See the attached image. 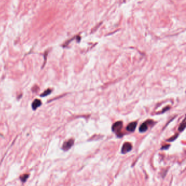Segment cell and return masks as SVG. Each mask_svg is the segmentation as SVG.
<instances>
[{
    "instance_id": "ba28073f",
    "label": "cell",
    "mask_w": 186,
    "mask_h": 186,
    "mask_svg": "<svg viewBox=\"0 0 186 186\" xmlns=\"http://www.w3.org/2000/svg\"><path fill=\"white\" fill-rule=\"evenodd\" d=\"M186 123H185V121L183 120V122L181 124H180V127L178 128V130L180 131V132H182V131H183L184 129L185 128V127H186Z\"/></svg>"
},
{
    "instance_id": "6da1fadb",
    "label": "cell",
    "mask_w": 186,
    "mask_h": 186,
    "mask_svg": "<svg viewBox=\"0 0 186 186\" xmlns=\"http://www.w3.org/2000/svg\"><path fill=\"white\" fill-rule=\"evenodd\" d=\"M122 127L123 123L122 121H117V122H115L113 124L112 127V130L114 132L116 133L117 136H119V137H121V136H122L121 133V131L122 128Z\"/></svg>"
},
{
    "instance_id": "9c48e42d",
    "label": "cell",
    "mask_w": 186,
    "mask_h": 186,
    "mask_svg": "<svg viewBox=\"0 0 186 186\" xmlns=\"http://www.w3.org/2000/svg\"><path fill=\"white\" fill-rule=\"evenodd\" d=\"M51 90L50 89H47V90H46L45 91H44V92L41 95V96L42 97L46 96V95H48L49 94H50L51 93Z\"/></svg>"
},
{
    "instance_id": "8fae6325",
    "label": "cell",
    "mask_w": 186,
    "mask_h": 186,
    "mask_svg": "<svg viewBox=\"0 0 186 186\" xmlns=\"http://www.w3.org/2000/svg\"><path fill=\"white\" fill-rule=\"evenodd\" d=\"M169 147H170L169 145H166L163 146L162 147V150H166V149H168V148H169Z\"/></svg>"
},
{
    "instance_id": "30bf717a",
    "label": "cell",
    "mask_w": 186,
    "mask_h": 186,
    "mask_svg": "<svg viewBox=\"0 0 186 186\" xmlns=\"http://www.w3.org/2000/svg\"><path fill=\"white\" fill-rule=\"evenodd\" d=\"M177 136H178V134H176L175 136H173V137H171L170 139L168 140V141H173L174 140H175L177 138Z\"/></svg>"
},
{
    "instance_id": "7a4b0ae2",
    "label": "cell",
    "mask_w": 186,
    "mask_h": 186,
    "mask_svg": "<svg viewBox=\"0 0 186 186\" xmlns=\"http://www.w3.org/2000/svg\"><path fill=\"white\" fill-rule=\"evenodd\" d=\"M132 145L131 143L129 142H125L122 145V148H121V152L123 154H125L129 152H130L132 150Z\"/></svg>"
},
{
    "instance_id": "3957f363",
    "label": "cell",
    "mask_w": 186,
    "mask_h": 186,
    "mask_svg": "<svg viewBox=\"0 0 186 186\" xmlns=\"http://www.w3.org/2000/svg\"><path fill=\"white\" fill-rule=\"evenodd\" d=\"M74 140L72 139L68 140L67 141H66L62 145V150L65 151H68V150H69L73 146V145H74Z\"/></svg>"
},
{
    "instance_id": "8992f818",
    "label": "cell",
    "mask_w": 186,
    "mask_h": 186,
    "mask_svg": "<svg viewBox=\"0 0 186 186\" xmlns=\"http://www.w3.org/2000/svg\"><path fill=\"white\" fill-rule=\"evenodd\" d=\"M42 104V102L40 99H35L32 104V107L33 110H36L37 107L40 106Z\"/></svg>"
},
{
    "instance_id": "52a82bcc",
    "label": "cell",
    "mask_w": 186,
    "mask_h": 186,
    "mask_svg": "<svg viewBox=\"0 0 186 186\" xmlns=\"http://www.w3.org/2000/svg\"><path fill=\"white\" fill-rule=\"evenodd\" d=\"M28 176H29L28 174H24V175H21V176L20 177V179L22 182L24 183V182L26 181L27 178H28Z\"/></svg>"
},
{
    "instance_id": "5b68a950",
    "label": "cell",
    "mask_w": 186,
    "mask_h": 186,
    "mask_svg": "<svg viewBox=\"0 0 186 186\" xmlns=\"http://www.w3.org/2000/svg\"><path fill=\"white\" fill-rule=\"evenodd\" d=\"M136 126H137V123H136V122H131L127 126V127H126V129H127V131H129V132H134V131H135V129Z\"/></svg>"
},
{
    "instance_id": "277c9868",
    "label": "cell",
    "mask_w": 186,
    "mask_h": 186,
    "mask_svg": "<svg viewBox=\"0 0 186 186\" xmlns=\"http://www.w3.org/2000/svg\"><path fill=\"white\" fill-rule=\"evenodd\" d=\"M152 122V121H147L145 122L144 123L141 124L140 127H139V132L141 133H144L148 129V125L151 123Z\"/></svg>"
}]
</instances>
